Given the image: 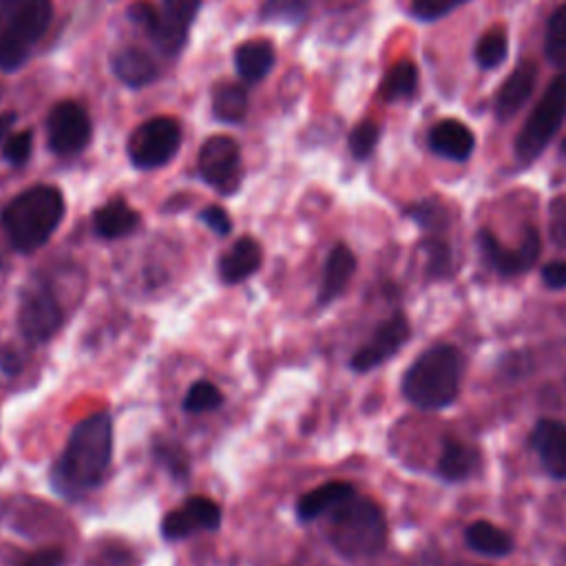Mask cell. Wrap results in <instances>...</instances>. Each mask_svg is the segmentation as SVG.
Segmentation results:
<instances>
[{
	"label": "cell",
	"mask_w": 566,
	"mask_h": 566,
	"mask_svg": "<svg viewBox=\"0 0 566 566\" xmlns=\"http://www.w3.org/2000/svg\"><path fill=\"white\" fill-rule=\"evenodd\" d=\"M113 455V424L106 413H91L80 420L53 464L51 482L69 497L84 495L102 484Z\"/></svg>",
	"instance_id": "1"
},
{
	"label": "cell",
	"mask_w": 566,
	"mask_h": 566,
	"mask_svg": "<svg viewBox=\"0 0 566 566\" xmlns=\"http://www.w3.org/2000/svg\"><path fill=\"white\" fill-rule=\"evenodd\" d=\"M325 533L343 557H374L385 546L387 522L376 502L354 493L327 511Z\"/></svg>",
	"instance_id": "2"
},
{
	"label": "cell",
	"mask_w": 566,
	"mask_h": 566,
	"mask_svg": "<svg viewBox=\"0 0 566 566\" xmlns=\"http://www.w3.org/2000/svg\"><path fill=\"white\" fill-rule=\"evenodd\" d=\"M64 214V199L53 186H35L20 192L2 212L9 241L20 252H33L49 241Z\"/></svg>",
	"instance_id": "3"
},
{
	"label": "cell",
	"mask_w": 566,
	"mask_h": 566,
	"mask_svg": "<svg viewBox=\"0 0 566 566\" xmlns=\"http://www.w3.org/2000/svg\"><path fill=\"white\" fill-rule=\"evenodd\" d=\"M462 363L451 345H433L422 352L402 378V394L422 409H440L455 400L460 391Z\"/></svg>",
	"instance_id": "4"
},
{
	"label": "cell",
	"mask_w": 566,
	"mask_h": 566,
	"mask_svg": "<svg viewBox=\"0 0 566 566\" xmlns=\"http://www.w3.org/2000/svg\"><path fill=\"white\" fill-rule=\"evenodd\" d=\"M566 117V71H562L546 88L522 130L515 137V155L522 164L535 161V157L548 146Z\"/></svg>",
	"instance_id": "5"
},
{
	"label": "cell",
	"mask_w": 566,
	"mask_h": 566,
	"mask_svg": "<svg viewBox=\"0 0 566 566\" xmlns=\"http://www.w3.org/2000/svg\"><path fill=\"white\" fill-rule=\"evenodd\" d=\"M181 144V128L172 117L144 122L128 139V157L137 168H159L168 164Z\"/></svg>",
	"instance_id": "6"
},
{
	"label": "cell",
	"mask_w": 566,
	"mask_h": 566,
	"mask_svg": "<svg viewBox=\"0 0 566 566\" xmlns=\"http://www.w3.org/2000/svg\"><path fill=\"white\" fill-rule=\"evenodd\" d=\"M197 166L203 181L223 195H232L241 184V153L232 137H208L199 148Z\"/></svg>",
	"instance_id": "7"
},
{
	"label": "cell",
	"mask_w": 566,
	"mask_h": 566,
	"mask_svg": "<svg viewBox=\"0 0 566 566\" xmlns=\"http://www.w3.org/2000/svg\"><path fill=\"white\" fill-rule=\"evenodd\" d=\"M62 323V307L55 294L44 285H29L22 292L20 310H18V325L24 338L31 343H42L51 338Z\"/></svg>",
	"instance_id": "8"
},
{
	"label": "cell",
	"mask_w": 566,
	"mask_h": 566,
	"mask_svg": "<svg viewBox=\"0 0 566 566\" xmlns=\"http://www.w3.org/2000/svg\"><path fill=\"white\" fill-rule=\"evenodd\" d=\"M46 139L57 155L82 150L91 139V119L84 106L71 99L57 102L46 117Z\"/></svg>",
	"instance_id": "9"
},
{
	"label": "cell",
	"mask_w": 566,
	"mask_h": 566,
	"mask_svg": "<svg viewBox=\"0 0 566 566\" xmlns=\"http://www.w3.org/2000/svg\"><path fill=\"white\" fill-rule=\"evenodd\" d=\"M478 243L489 265L500 274H520L528 270L539 256V234L535 228L524 230V237L517 248L502 245L489 230H480Z\"/></svg>",
	"instance_id": "10"
},
{
	"label": "cell",
	"mask_w": 566,
	"mask_h": 566,
	"mask_svg": "<svg viewBox=\"0 0 566 566\" xmlns=\"http://www.w3.org/2000/svg\"><path fill=\"white\" fill-rule=\"evenodd\" d=\"M409 321L402 314H394L391 318L382 321L374 336L352 356V367L356 371H367L378 367L382 360L394 356L402 343L409 338Z\"/></svg>",
	"instance_id": "11"
},
{
	"label": "cell",
	"mask_w": 566,
	"mask_h": 566,
	"mask_svg": "<svg viewBox=\"0 0 566 566\" xmlns=\"http://www.w3.org/2000/svg\"><path fill=\"white\" fill-rule=\"evenodd\" d=\"M221 524L219 506L208 497H188L181 509L168 513L161 522L166 539H181L195 531H212Z\"/></svg>",
	"instance_id": "12"
},
{
	"label": "cell",
	"mask_w": 566,
	"mask_h": 566,
	"mask_svg": "<svg viewBox=\"0 0 566 566\" xmlns=\"http://www.w3.org/2000/svg\"><path fill=\"white\" fill-rule=\"evenodd\" d=\"M4 31L33 44L51 22V0H2Z\"/></svg>",
	"instance_id": "13"
},
{
	"label": "cell",
	"mask_w": 566,
	"mask_h": 566,
	"mask_svg": "<svg viewBox=\"0 0 566 566\" xmlns=\"http://www.w3.org/2000/svg\"><path fill=\"white\" fill-rule=\"evenodd\" d=\"M201 7V0H164L159 11V24L153 38L168 55H177L188 40L190 24Z\"/></svg>",
	"instance_id": "14"
},
{
	"label": "cell",
	"mask_w": 566,
	"mask_h": 566,
	"mask_svg": "<svg viewBox=\"0 0 566 566\" xmlns=\"http://www.w3.org/2000/svg\"><path fill=\"white\" fill-rule=\"evenodd\" d=\"M537 69L533 62H520L513 69V73L502 82L493 102V111L500 122H509L526 104V99L533 95Z\"/></svg>",
	"instance_id": "15"
},
{
	"label": "cell",
	"mask_w": 566,
	"mask_h": 566,
	"mask_svg": "<svg viewBox=\"0 0 566 566\" xmlns=\"http://www.w3.org/2000/svg\"><path fill=\"white\" fill-rule=\"evenodd\" d=\"M531 442L553 478H566V427L557 420H539L531 433Z\"/></svg>",
	"instance_id": "16"
},
{
	"label": "cell",
	"mask_w": 566,
	"mask_h": 566,
	"mask_svg": "<svg viewBox=\"0 0 566 566\" xmlns=\"http://www.w3.org/2000/svg\"><path fill=\"white\" fill-rule=\"evenodd\" d=\"M427 139L433 153L453 161L469 159L475 148V137L471 128L458 119H440L431 126Z\"/></svg>",
	"instance_id": "17"
},
{
	"label": "cell",
	"mask_w": 566,
	"mask_h": 566,
	"mask_svg": "<svg viewBox=\"0 0 566 566\" xmlns=\"http://www.w3.org/2000/svg\"><path fill=\"white\" fill-rule=\"evenodd\" d=\"M259 265H261V245L254 239L243 237L234 241L232 248L223 252V256L219 259V276L226 283H239L248 279L252 272H256Z\"/></svg>",
	"instance_id": "18"
},
{
	"label": "cell",
	"mask_w": 566,
	"mask_h": 566,
	"mask_svg": "<svg viewBox=\"0 0 566 566\" xmlns=\"http://www.w3.org/2000/svg\"><path fill=\"white\" fill-rule=\"evenodd\" d=\"M356 270V256L347 245H336L327 261H325V270H323V281L318 287V303H329L336 296H340V292L347 287L352 274Z\"/></svg>",
	"instance_id": "19"
},
{
	"label": "cell",
	"mask_w": 566,
	"mask_h": 566,
	"mask_svg": "<svg viewBox=\"0 0 566 566\" xmlns=\"http://www.w3.org/2000/svg\"><path fill=\"white\" fill-rule=\"evenodd\" d=\"M95 232L104 239H119L139 226V214L124 199H111L93 214Z\"/></svg>",
	"instance_id": "20"
},
{
	"label": "cell",
	"mask_w": 566,
	"mask_h": 566,
	"mask_svg": "<svg viewBox=\"0 0 566 566\" xmlns=\"http://www.w3.org/2000/svg\"><path fill=\"white\" fill-rule=\"evenodd\" d=\"M113 71L124 84H128L133 88L146 86L157 77V66H155L153 57L137 46H126L119 53H115Z\"/></svg>",
	"instance_id": "21"
},
{
	"label": "cell",
	"mask_w": 566,
	"mask_h": 566,
	"mask_svg": "<svg viewBox=\"0 0 566 566\" xmlns=\"http://www.w3.org/2000/svg\"><path fill=\"white\" fill-rule=\"evenodd\" d=\"M274 64V49L268 40H248L237 46L234 51V66L237 73L245 82H256L268 75Z\"/></svg>",
	"instance_id": "22"
},
{
	"label": "cell",
	"mask_w": 566,
	"mask_h": 566,
	"mask_svg": "<svg viewBox=\"0 0 566 566\" xmlns=\"http://www.w3.org/2000/svg\"><path fill=\"white\" fill-rule=\"evenodd\" d=\"M354 486L347 482H327L321 484L318 489L305 493L298 504H296V513L303 522H312L321 515H325L329 509H334L338 502L347 500L349 495H354Z\"/></svg>",
	"instance_id": "23"
},
{
	"label": "cell",
	"mask_w": 566,
	"mask_h": 566,
	"mask_svg": "<svg viewBox=\"0 0 566 566\" xmlns=\"http://www.w3.org/2000/svg\"><path fill=\"white\" fill-rule=\"evenodd\" d=\"M478 467V451L458 442L449 440L442 447L440 460H438V473L451 482L469 478Z\"/></svg>",
	"instance_id": "24"
},
{
	"label": "cell",
	"mask_w": 566,
	"mask_h": 566,
	"mask_svg": "<svg viewBox=\"0 0 566 566\" xmlns=\"http://www.w3.org/2000/svg\"><path fill=\"white\" fill-rule=\"evenodd\" d=\"M212 113L217 119L234 124L248 113V91L243 84L223 82L212 91Z\"/></svg>",
	"instance_id": "25"
},
{
	"label": "cell",
	"mask_w": 566,
	"mask_h": 566,
	"mask_svg": "<svg viewBox=\"0 0 566 566\" xmlns=\"http://www.w3.org/2000/svg\"><path fill=\"white\" fill-rule=\"evenodd\" d=\"M464 537H467V544H469L473 551L484 553V555H491V557H500V555H506V553L511 551V537H509L502 528L493 526V524L486 522V520L473 522V524L467 528Z\"/></svg>",
	"instance_id": "26"
},
{
	"label": "cell",
	"mask_w": 566,
	"mask_h": 566,
	"mask_svg": "<svg viewBox=\"0 0 566 566\" xmlns=\"http://www.w3.org/2000/svg\"><path fill=\"white\" fill-rule=\"evenodd\" d=\"M416 86H418L416 64L409 60H400L387 71V75L380 84V95L385 102L409 99L416 93Z\"/></svg>",
	"instance_id": "27"
},
{
	"label": "cell",
	"mask_w": 566,
	"mask_h": 566,
	"mask_svg": "<svg viewBox=\"0 0 566 566\" xmlns=\"http://www.w3.org/2000/svg\"><path fill=\"white\" fill-rule=\"evenodd\" d=\"M544 53L553 64L566 66V2L555 9L546 22Z\"/></svg>",
	"instance_id": "28"
},
{
	"label": "cell",
	"mask_w": 566,
	"mask_h": 566,
	"mask_svg": "<svg viewBox=\"0 0 566 566\" xmlns=\"http://www.w3.org/2000/svg\"><path fill=\"white\" fill-rule=\"evenodd\" d=\"M475 62L482 66V69H495L500 66L506 55H509V40H506V33L502 29H491L486 31L478 44H475Z\"/></svg>",
	"instance_id": "29"
},
{
	"label": "cell",
	"mask_w": 566,
	"mask_h": 566,
	"mask_svg": "<svg viewBox=\"0 0 566 566\" xmlns=\"http://www.w3.org/2000/svg\"><path fill=\"white\" fill-rule=\"evenodd\" d=\"M221 391L212 385V382H206V380H199L195 382L186 398H184V409L188 413H201V411H212L221 405Z\"/></svg>",
	"instance_id": "30"
},
{
	"label": "cell",
	"mask_w": 566,
	"mask_h": 566,
	"mask_svg": "<svg viewBox=\"0 0 566 566\" xmlns=\"http://www.w3.org/2000/svg\"><path fill=\"white\" fill-rule=\"evenodd\" d=\"M380 137V128L376 122H360L352 133H349V150L356 159H365L374 153L376 144Z\"/></svg>",
	"instance_id": "31"
},
{
	"label": "cell",
	"mask_w": 566,
	"mask_h": 566,
	"mask_svg": "<svg viewBox=\"0 0 566 566\" xmlns=\"http://www.w3.org/2000/svg\"><path fill=\"white\" fill-rule=\"evenodd\" d=\"M305 11H307L305 0H265L261 7L263 20L296 22L305 15Z\"/></svg>",
	"instance_id": "32"
},
{
	"label": "cell",
	"mask_w": 566,
	"mask_h": 566,
	"mask_svg": "<svg viewBox=\"0 0 566 566\" xmlns=\"http://www.w3.org/2000/svg\"><path fill=\"white\" fill-rule=\"evenodd\" d=\"M29 44L11 35L9 31H0V69L2 71H13L27 60Z\"/></svg>",
	"instance_id": "33"
},
{
	"label": "cell",
	"mask_w": 566,
	"mask_h": 566,
	"mask_svg": "<svg viewBox=\"0 0 566 566\" xmlns=\"http://www.w3.org/2000/svg\"><path fill=\"white\" fill-rule=\"evenodd\" d=\"M155 455L161 464L168 467V471L175 475V478H188V458L184 453L181 447L172 444V442H159L155 444Z\"/></svg>",
	"instance_id": "34"
},
{
	"label": "cell",
	"mask_w": 566,
	"mask_h": 566,
	"mask_svg": "<svg viewBox=\"0 0 566 566\" xmlns=\"http://www.w3.org/2000/svg\"><path fill=\"white\" fill-rule=\"evenodd\" d=\"M31 148H33V133L31 130H20V133H13L4 139V146H2V155L9 164L13 166H20L29 159L31 155Z\"/></svg>",
	"instance_id": "35"
},
{
	"label": "cell",
	"mask_w": 566,
	"mask_h": 566,
	"mask_svg": "<svg viewBox=\"0 0 566 566\" xmlns=\"http://www.w3.org/2000/svg\"><path fill=\"white\" fill-rule=\"evenodd\" d=\"M464 2H469V0H413L411 13H413V18H418L422 22H431V20H438V18L451 13L453 9H458Z\"/></svg>",
	"instance_id": "36"
},
{
	"label": "cell",
	"mask_w": 566,
	"mask_h": 566,
	"mask_svg": "<svg viewBox=\"0 0 566 566\" xmlns=\"http://www.w3.org/2000/svg\"><path fill=\"white\" fill-rule=\"evenodd\" d=\"M424 252H427V270L431 274H447L449 272V263H451V252H449V245L442 241V239H427L422 243Z\"/></svg>",
	"instance_id": "37"
},
{
	"label": "cell",
	"mask_w": 566,
	"mask_h": 566,
	"mask_svg": "<svg viewBox=\"0 0 566 566\" xmlns=\"http://www.w3.org/2000/svg\"><path fill=\"white\" fill-rule=\"evenodd\" d=\"M548 230L551 239L566 248V195H559L548 203Z\"/></svg>",
	"instance_id": "38"
},
{
	"label": "cell",
	"mask_w": 566,
	"mask_h": 566,
	"mask_svg": "<svg viewBox=\"0 0 566 566\" xmlns=\"http://www.w3.org/2000/svg\"><path fill=\"white\" fill-rule=\"evenodd\" d=\"M411 219H416L422 228H438L444 221V210L433 201H420L407 210Z\"/></svg>",
	"instance_id": "39"
},
{
	"label": "cell",
	"mask_w": 566,
	"mask_h": 566,
	"mask_svg": "<svg viewBox=\"0 0 566 566\" xmlns=\"http://www.w3.org/2000/svg\"><path fill=\"white\" fill-rule=\"evenodd\" d=\"M128 15L135 24H139L142 29H146L150 35L157 31V24H159V11L146 2V0H139V2H133L128 7Z\"/></svg>",
	"instance_id": "40"
},
{
	"label": "cell",
	"mask_w": 566,
	"mask_h": 566,
	"mask_svg": "<svg viewBox=\"0 0 566 566\" xmlns=\"http://www.w3.org/2000/svg\"><path fill=\"white\" fill-rule=\"evenodd\" d=\"M201 221L214 230L217 234H228L232 223H230V217L228 212L221 208V206H208L203 212H201Z\"/></svg>",
	"instance_id": "41"
},
{
	"label": "cell",
	"mask_w": 566,
	"mask_h": 566,
	"mask_svg": "<svg viewBox=\"0 0 566 566\" xmlns=\"http://www.w3.org/2000/svg\"><path fill=\"white\" fill-rule=\"evenodd\" d=\"M542 281H544L551 290H562V287H566V263H564V261H553V263L544 265V270H542Z\"/></svg>",
	"instance_id": "42"
},
{
	"label": "cell",
	"mask_w": 566,
	"mask_h": 566,
	"mask_svg": "<svg viewBox=\"0 0 566 566\" xmlns=\"http://www.w3.org/2000/svg\"><path fill=\"white\" fill-rule=\"evenodd\" d=\"M64 562V553L60 548H44L29 557L24 566H60Z\"/></svg>",
	"instance_id": "43"
},
{
	"label": "cell",
	"mask_w": 566,
	"mask_h": 566,
	"mask_svg": "<svg viewBox=\"0 0 566 566\" xmlns=\"http://www.w3.org/2000/svg\"><path fill=\"white\" fill-rule=\"evenodd\" d=\"M0 369H2L7 376H13V374L20 369V358H18V354H13L11 349H2V352H0Z\"/></svg>",
	"instance_id": "44"
},
{
	"label": "cell",
	"mask_w": 566,
	"mask_h": 566,
	"mask_svg": "<svg viewBox=\"0 0 566 566\" xmlns=\"http://www.w3.org/2000/svg\"><path fill=\"white\" fill-rule=\"evenodd\" d=\"M13 122H15V113H2V115H0V142H2V144H4V139L9 137V130H11Z\"/></svg>",
	"instance_id": "45"
},
{
	"label": "cell",
	"mask_w": 566,
	"mask_h": 566,
	"mask_svg": "<svg viewBox=\"0 0 566 566\" xmlns=\"http://www.w3.org/2000/svg\"><path fill=\"white\" fill-rule=\"evenodd\" d=\"M562 153L566 155V139H564V144H562Z\"/></svg>",
	"instance_id": "46"
}]
</instances>
